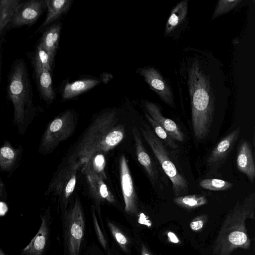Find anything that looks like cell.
<instances>
[{"label": "cell", "mask_w": 255, "mask_h": 255, "mask_svg": "<svg viewBox=\"0 0 255 255\" xmlns=\"http://www.w3.org/2000/svg\"><path fill=\"white\" fill-rule=\"evenodd\" d=\"M223 67L210 51L183 49L176 72L177 84L180 94H187L189 98L194 135L198 140L208 135L218 104L231 94Z\"/></svg>", "instance_id": "1"}, {"label": "cell", "mask_w": 255, "mask_h": 255, "mask_svg": "<svg viewBox=\"0 0 255 255\" xmlns=\"http://www.w3.org/2000/svg\"><path fill=\"white\" fill-rule=\"evenodd\" d=\"M119 122L115 110L97 117L68 156L67 163H75L80 168L96 153L106 152L117 146L126 134L124 125Z\"/></svg>", "instance_id": "2"}, {"label": "cell", "mask_w": 255, "mask_h": 255, "mask_svg": "<svg viewBox=\"0 0 255 255\" xmlns=\"http://www.w3.org/2000/svg\"><path fill=\"white\" fill-rule=\"evenodd\" d=\"M7 95L14 109V123L20 134L24 133L35 116L32 88L25 63L16 60L9 72Z\"/></svg>", "instance_id": "3"}, {"label": "cell", "mask_w": 255, "mask_h": 255, "mask_svg": "<svg viewBox=\"0 0 255 255\" xmlns=\"http://www.w3.org/2000/svg\"><path fill=\"white\" fill-rule=\"evenodd\" d=\"M247 219H254V211L237 202L221 226L213 247L214 255H230L238 248H250L251 240L245 225Z\"/></svg>", "instance_id": "4"}, {"label": "cell", "mask_w": 255, "mask_h": 255, "mask_svg": "<svg viewBox=\"0 0 255 255\" xmlns=\"http://www.w3.org/2000/svg\"><path fill=\"white\" fill-rule=\"evenodd\" d=\"M143 137L150 147L165 174L172 183L175 197L185 195L188 192V183L173 162L163 143L146 125L140 128Z\"/></svg>", "instance_id": "5"}, {"label": "cell", "mask_w": 255, "mask_h": 255, "mask_svg": "<svg viewBox=\"0 0 255 255\" xmlns=\"http://www.w3.org/2000/svg\"><path fill=\"white\" fill-rule=\"evenodd\" d=\"M76 127L75 118L71 110H67L55 118L48 125L41 137L39 152L47 154L59 144L68 138Z\"/></svg>", "instance_id": "6"}, {"label": "cell", "mask_w": 255, "mask_h": 255, "mask_svg": "<svg viewBox=\"0 0 255 255\" xmlns=\"http://www.w3.org/2000/svg\"><path fill=\"white\" fill-rule=\"evenodd\" d=\"M138 72L150 89L163 102L173 109L176 108L172 88L156 68L146 66L140 69Z\"/></svg>", "instance_id": "7"}, {"label": "cell", "mask_w": 255, "mask_h": 255, "mask_svg": "<svg viewBox=\"0 0 255 255\" xmlns=\"http://www.w3.org/2000/svg\"><path fill=\"white\" fill-rule=\"evenodd\" d=\"M68 247L70 255H78L84 235L85 223L80 203L76 199L69 215Z\"/></svg>", "instance_id": "8"}, {"label": "cell", "mask_w": 255, "mask_h": 255, "mask_svg": "<svg viewBox=\"0 0 255 255\" xmlns=\"http://www.w3.org/2000/svg\"><path fill=\"white\" fill-rule=\"evenodd\" d=\"M45 8L44 0L21 1L15 10L9 28L31 25L40 16Z\"/></svg>", "instance_id": "9"}, {"label": "cell", "mask_w": 255, "mask_h": 255, "mask_svg": "<svg viewBox=\"0 0 255 255\" xmlns=\"http://www.w3.org/2000/svg\"><path fill=\"white\" fill-rule=\"evenodd\" d=\"M120 181L125 210L128 214H135L137 212L136 196L129 168L126 157L122 155L120 159Z\"/></svg>", "instance_id": "10"}, {"label": "cell", "mask_w": 255, "mask_h": 255, "mask_svg": "<svg viewBox=\"0 0 255 255\" xmlns=\"http://www.w3.org/2000/svg\"><path fill=\"white\" fill-rule=\"evenodd\" d=\"M188 9V0L180 1L173 8L165 26V37L174 39L179 37L181 31L187 24Z\"/></svg>", "instance_id": "11"}, {"label": "cell", "mask_w": 255, "mask_h": 255, "mask_svg": "<svg viewBox=\"0 0 255 255\" xmlns=\"http://www.w3.org/2000/svg\"><path fill=\"white\" fill-rule=\"evenodd\" d=\"M241 132L239 127L224 136L214 147L208 157L207 162L212 167H219L227 159Z\"/></svg>", "instance_id": "12"}, {"label": "cell", "mask_w": 255, "mask_h": 255, "mask_svg": "<svg viewBox=\"0 0 255 255\" xmlns=\"http://www.w3.org/2000/svg\"><path fill=\"white\" fill-rule=\"evenodd\" d=\"M142 103L147 114L162 126L172 138L180 142L185 140V135L180 128L174 121L163 115L158 104L147 100Z\"/></svg>", "instance_id": "13"}, {"label": "cell", "mask_w": 255, "mask_h": 255, "mask_svg": "<svg viewBox=\"0 0 255 255\" xmlns=\"http://www.w3.org/2000/svg\"><path fill=\"white\" fill-rule=\"evenodd\" d=\"M81 167L93 196L98 201L105 200L111 203H114L115 202L114 196L104 180L92 170L89 162L85 163Z\"/></svg>", "instance_id": "14"}, {"label": "cell", "mask_w": 255, "mask_h": 255, "mask_svg": "<svg viewBox=\"0 0 255 255\" xmlns=\"http://www.w3.org/2000/svg\"><path fill=\"white\" fill-rule=\"evenodd\" d=\"M137 158L142 165L153 185L158 181V173L154 163L145 148L140 133L136 127L132 129Z\"/></svg>", "instance_id": "15"}, {"label": "cell", "mask_w": 255, "mask_h": 255, "mask_svg": "<svg viewBox=\"0 0 255 255\" xmlns=\"http://www.w3.org/2000/svg\"><path fill=\"white\" fill-rule=\"evenodd\" d=\"M237 166L238 170L253 183L255 177V164L251 146L245 139L241 140L238 147Z\"/></svg>", "instance_id": "16"}, {"label": "cell", "mask_w": 255, "mask_h": 255, "mask_svg": "<svg viewBox=\"0 0 255 255\" xmlns=\"http://www.w3.org/2000/svg\"><path fill=\"white\" fill-rule=\"evenodd\" d=\"M42 223L40 228L29 244L20 251V255H42L47 246L49 229L45 215H41Z\"/></svg>", "instance_id": "17"}, {"label": "cell", "mask_w": 255, "mask_h": 255, "mask_svg": "<svg viewBox=\"0 0 255 255\" xmlns=\"http://www.w3.org/2000/svg\"><path fill=\"white\" fill-rule=\"evenodd\" d=\"M33 66L41 95L47 103H51L54 99L55 94L50 71L34 62Z\"/></svg>", "instance_id": "18"}, {"label": "cell", "mask_w": 255, "mask_h": 255, "mask_svg": "<svg viewBox=\"0 0 255 255\" xmlns=\"http://www.w3.org/2000/svg\"><path fill=\"white\" fill-rule=\"evenodd\" d=\"M79 169L78 165L75 163H67L66 166L59 171L53 178L46 193L53 192L58 195L63 194L72 173Z\"/></svg>", "instance_id": "19"}, {"label": "cell", "mask_w": 255, "mask_h": 255, "mask_svg": "<svg viewBox=\"0 0 255 255\" xmlns=\"http://www.w3.org/2000/svg\"><path fill=\"white\" fill-rule=\"evenodd\" d=\"M100 83L95 79H82L67 84L63 90L64 99H70L91 89Z\"/></svg>", "instance_id": "20"}, {"label": "cell", "mask_w": 255, "mask_h": 255, "mask_svg": "<svg viewBox=\"0 0 255 255\" xmlns=\"http://www.w3.org/2000/svg\"><path fill=\"white\" fill-rule=\"evenodd\" d=\"M60 31V23L53 24L44 32L39 42L52 60L58 47Z\"/></svg>", "instance_id": "21"}, {"label": "cell", "mask_w": 255, "mask_h": 255, "mask_svg": "<svg viewBox=\"0 0 255 255\" xmlns=\"http://www.w3.org/2000/svg\"><path fill=\"white\" fill-rule=\"evenodd\" d=\"M71 0H45L47 9L46 17L42 24L45 27L55 20L69 8Z\"/></svg>", "instance_id": "22"}, {"label": "cell", "mask_w": 255, "mask_h": 255, "mask_svg": "<svg viewBox=\"0 0 255 255\" xmlns=\"http://www.w3.org/2000/svg\"><path fill=\"white\" fill-rule=\"evenodd\" d=\"M20 0H0V36L9 28L14 13Z\"/></svg>", "instance_id": "23"}, {"label": "cell", "mask_w": 255, "mask_h": 255, "mask_svg": "<svg viewBox=\"0 0 255 255\" xmlns=\"http://www.w3.org/2000/svg\"><path fill=\"white\" fill-rule=\"evenodd\" d=\"M19 154V150L13 148L8 142H5L0 146V169L6 171L11 170L16 164Z\"/></svg>", "instance_id": "24"}, {"label": "cell", "mask_w": 255, "mask_h": 255, "mask_svg": "<svg viewBox=\"0 0 255 255\" xmlns=\"http://www.w3.org/2000/svg\"><path fill=\"white\" fill-rule=\"evenodd\" d=\"M173 202L178 206L187 209H195L208 203L205 196L196 194L175 197Z\"/></svg>", "instance_id": "25"}, {"label": "cell", "mask_w": 255, "mask_h": 255, "mask_svg": "<svg viewBox=\"0 0 255 255\" xmlns=\"http://www.w3.org/2000/svg\"><path fill=\"white\" fill-rule=\"evenodd\" d=\"M145 116L148 122L153 128L154 133L156 136L164 143L172 149H177L178 144L175 140L172 138L166 130L158 123L151 118L147 113H145Z\"/></svg>", "instance_id": "26"}, {"label": "cell", "mask_w": 255, "mask_h": 255, "mask_svg": "<svg viewBox=\"0 0 255 255\" xmlns=\"http://www.w3.org/2000/svg\"><path fill=\"white\" fill-rule=\"evenodd\" d=\"M199 187L211 191H225L231 189L233 184L231 182L219 179L210 178L201 180Z\"/></svg>", "instance_id": "27"}, {"label": "cell", "mask_w": 255, "mask_h": 255, "mask_svg": "<svg viewBox=\"0 0 255 255\" xmlns=\"http://www.w3.org/2000/svg\"><path fill=\"white\" fill-rule=\"evenodd\" d=\"M242 0H219L212 14V19L213 20L221 15L227 13L238 7Z\"/></svg>", "instance_id": "28"}, {"label": "cell", "mask_w": 255, "mask_h": 255, "mask_svg": "<svg viewBox=\"0 0 255 255\" xmlns=\"http://www.w3.org/2000/svg\"><path fill=\"white\" fill-rule=\"evenodd\" d=\"M53 60L49 54L39 42L37 46L34 59V63L38 64L42 68L51 71Z\"/></svg>", "instance_id": "29"}, {"label": "cell", "mask_w": 255, "mask_h": 255, "mask_svg": "<svg viewBox=\"0 0 255 255\" xmlns=\"http://www.w3.org/2000/svg\"><path fill=\"white\" fill-rule=\"evenodd\" d=\"M101 153H96L88 161L92 170L104 180L107 179L105 170L106 159Z\"/></svg>", "instance_id": "30"}, {"label": "cell", "mask_w": 255, "mask_h": 255, "mask_svg": "<svg viewBox=\"0 0 255 255\" xmlns=\"http://www.w3.org/2000/svg\"><path fill=\"white\" fill-rule=\"evenodd\" d=\"M108 225L111 232L118 244L123 249L126 248L128 244V240L121 231L111 222L108 223Z\"/></svg>", "instance_id": "31"}, {"label": "cell", "mask_w": 255, "mask_h": 255, "mask_svg": "<svg viewBox=\"0 0 255 255\" xmlns=\"http://www.w3.org/2000/svg\"><path fill=\"white\" fill-rule=\"evenodd\" d=\"M207 215H201L194 218L190 224V228L195 231L200 230L207 220Z\"/></svg>", "instance_id": "32"}, {"label": "cell", "mask_w": 255, "mask_h": 255, "mask_svg": "<svg viewBox=\"0 0 255 255\" xmlns=\"http://www.w3.org/2000/svg\"><path fill=\"white\" fill-rule=\"evenodd\" d=\"M92 214H93V222H94V225L95 227V229L96 231V233L97 235V237L101 243L102 246L105 248L107 246V242L103 234L102 233L101 230L100 228V226L98 224V221L96 218V216L95 215L94 211L93 210L92 211Z\"/></svg>", "instance_id": "33"}, {"label": "cell", "mask_w": 255, "mask_h": 255, "mask_svg": "<svg viewBox=\"0 0 255 255\" xmlns=\"http://www.w3.org/2000/svg\"><path fill=\"white\" fill-rule=\"evenodd\" d=\"M167 236L169 241L173 243H178L179 241L175 234L172 232H168L167 233Z\"/></svg>", "instance_id": "34"}, {"label": "cell", "mask_w": 255, "mask_h": 255, "mask_svg": "<svg viewBox=\"0 0 255 255\" xmlns=\"http://www.w3.org/2000/svg\"><path fill=\"white\" fill-rule=\"evenodd\" d=\"M8 211V207L6 204L3 202H0V216H4Z\"/></svg>", "instance_id": "35"}, {"label": "cell", "mask_w": 255, "mask_h": 255, "mask_svg": "<svg viewBox=\"0 0 255 255\" xmlns=\"http://www.w3.org/2000/svg\"><path fill=\"white\" fill-rule=\"evenodd\" d=\"M141 255H151L147 249L142 246L141 248Z\"/></svg>", "instance_id": "36"}, {"label": "cell", "mask_w": 255, "mask_h": 255, "mask_svg": "<svg viewBox=\"0 0 255 255\" xmlns=\"http://www.w3.org/2000/svg\"><path fill=\"white\" fill-rule=\"evenodd\" d=\"M4 185L0 179V197H2L4 193Z\"/></svg>", "instance_id": "37"}, {"label": "cell", "mask_w": 255, "mask_h": 255, "mask_svg": "<svg viewBox=\"0 0 255 255\" xmlns=\"http://www.w3.org/2000/svg\"><path fill=\"white\" fill-rule=\"evenodd\" d=\"M0 255H5L0 248Z\"/></svg>", "instance_id": "38"}, {"label": "cell", "mask_w": 255, "mask_h": 255, "mask_svg": "<svg viewBox=\"0 0 255 255\" xmlns=\"http://www.w3.org/2000/svg\"></svg>", "instance_id": "39"}]
</instances>
